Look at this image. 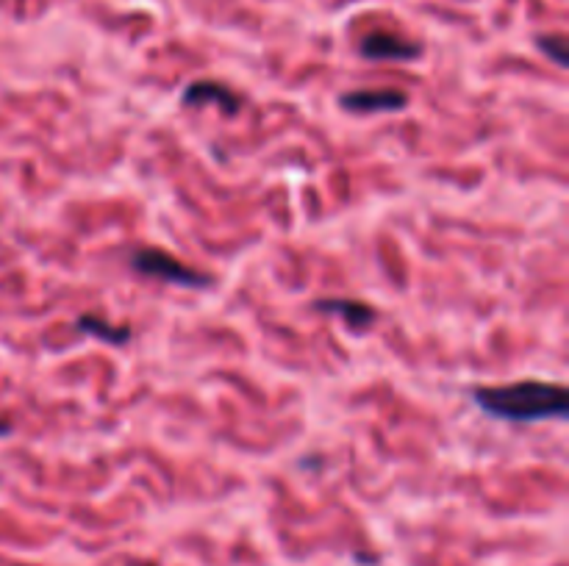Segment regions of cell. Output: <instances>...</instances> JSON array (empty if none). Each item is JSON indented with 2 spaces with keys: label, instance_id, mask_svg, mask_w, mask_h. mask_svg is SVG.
Wrapping results in <instances>:
<instances>
[{
  "label": "cell",
  "instance_id": "1",
  "mask_svg": "<svg viewBox=\"0 0 569 566\" xmlns=\"http://www.w3.org/2000/svg\"><path fill=\"white\" fill-rule=\"evenodd\" d=\"M475 400L483 411L500 419H514V422H536V419L567 414V389L545 381L483 386V389H475Z\"/></svg>",
  "mask_w": 569,
  "mask_h": 566
},
{
  "label": "cell",
  "instance_id": "2",
  "mask_svg": "<svg viewBox=\"0 0 569 566\" xmlns=\"http://www.w3.org/2000/svg\"><path fill=\"white\" fill-rule=\"evenodd\" d=\"M131 267L142 272V275H150V278L184 283V286H209L211 283L209 275L192 270V267L181 264L175 256H167V253H161V250H150V247L131 253Z\"/></svg>",
  "mask_w": 569,
  "mask_h": 566
},
{
  "label": "cell",
  "instance_id": "3",
  "mask_svg": "<svg viewBox=\"0 0 569 566\" xmlns=\"http://www.w3.org/2000/svg\"><path fill=\"white\" fill-rule=\"evenodd\" d=\"M361 56L372 59V62H411L422 53L417 42L409 39H400L395 34H386V31H375L361 39Z\"/></svg>",
  "mask_w": 569,
  "mask_h": 566
},
{
  "label": "cell",
  "instance_id": "4",
  "mask_svg": "<svg viewBox=\"0 0 569 566\" xmlns=\"http://www.w3.org/2000/svg\"><path fill=\"white\" fill-rule=\"evenodd\" d=\"M339 103L347 111H397L403 109L409 98L406 92H397V89H359V92H345Z\"/></svg>",
  "mask_w": 569,
  "mask_h": 566
},
{
  "label": "cell",
  "instance_id": "5",
  "mask_svg": "<svg viewBox=\"0 0 569 566\" xmlns=\"http://www.w3.org/2000/svg\"><path fill=\"white\" fill-rule=\"evenodd\" d=\"M203 100L220 103L225 114H236V111H239V98H236L231 89L223 87V84H214V81H195V84L186 87L184 92L186 106H198Z\"/></svg>",
  "mask_w": 569,
  "mask_h": 566
},
{
  "label": "cell",
  "instance_id": "6",
  "mask_svg": "<svg viewBox=\"0 0 569 566\" xmlns=\"http://www.w3.org/2000/svg\"><path fill=\"white\" fill-rule=\"evenodd\" d=\"M317 308L322 311H331V314H339L342 320H347L353 328H364L375 320V308L367 306V303H359V300H320Z\"/></svg>",
  "mask_w": 569,
  "mask_h": 566
},
{
  "label": "cell",
  "instance_id": "7",
  "mask_svg": "<svg viewBox=\"0 0 569 566\" xmlns=\"http://www.w3.org/2000/svg\"><path fill=\"white\" fill-rule=\"evenodd\" d=\"M75 325H78V331L92 333V336H98V339H106L109 345H123V342H128V336H131L128 328H112V325H106V322L98 320V317H92V314L78 317Z\"/></svg>",
  "mask_w": 569,
  "mask_h": 566
},
{
  "label": "cell",
  "instance_id": "8",
  "mask_svg": "<svg viewBox=\"0 0 569 566\" xmlns=\"http://www.w3.org/2000/svg\"><path fill=\"white\" fill-rule=\"evenodd\" d=\"M539 48L545 50V53H550L558 67L567 64V42L561 37H539Z\"/></svg>",
  "mask_w": 569,
  "mask_h": 566
},
{
  "label": "cell",
  "instance_id": "9",
  "mask_svg": "<svg viewBox=\"0 0 569 566\" xmlns=\"http://www.w3.org/2000/svg\"><path fill=\"white\" fill-rule=\"evenodd\" d=\"M12 431V425H9V422H3V419H0V433H9Z\"/></svg>",
  "mask_w": 569,
  "mask_h": 566
}]
</instances>
